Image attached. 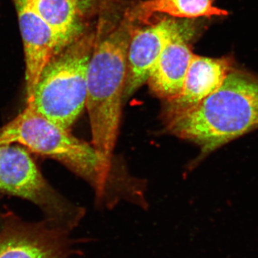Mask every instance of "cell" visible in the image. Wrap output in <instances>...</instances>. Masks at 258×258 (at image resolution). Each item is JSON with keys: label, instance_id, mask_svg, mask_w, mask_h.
Segmentation results:
<instances>
[{"label": "cell", "instance_id": "1", "mask_svg": "<svg viewBox=\"0 0 258 258\" xmlns=\"http://www.w3.org/2000/svg\"><path fill=\"white\" fill-rule=\"evenodd\" d=\"M168 132L196 144L200 159L258 128V76L234 69L198 106L166 121Z\"/></svg>", "mask_w": 258, "mask_h": 258}, {"label": "cell", "instance_id": "2", "mask_svg": "<svg viewBox=\"0 0 258 258\" xmlns=\"http://www.w3.org/2000/svg\"><path fill=\"white\" fill-rule=\"evenodd\" d=\"M130 38V29L120 25L103 40H96L88 62L86 108L105 185L119 128Z\"/></svg>", "mask_w": 258, "mask_h": 258}, {"label": "cell", "instance_id": "3", "mask_svg": "<svg viewBox=\"0 0 258 258\" xmlns=\"http://www.w3.org/2000/svg\"><path fill=\"white\" fill-rule=\"evenodd\" d=\"M94 35L74 40L52 57L38 80L32 107L47 120L69 130L86 108L88 62Z\"/></svg>", "mask_w": 258, "mask_h": 258}, {"label": "cell", "instance_id": "4", "mask_svg": "<svg viewBox=\"0 0 258 258\" xmlns=\"http://www.w3.org/2000/svg\"><path fill=\"white\" fill-rule=\"evenodd\" d=\"M19 144L32 152L60 161L91 182L97 198L105 192L101 161L93 146L76 138L27 106L8 124L0 128V144Z\"/></svg>", "mask_w": 258, "mask_h": 258}, {"label": "cell", "instance_id": "5", "mask_svg": "<svg viewBox=\"0 0 258 258\" xmlns=\"http://www.w3.org/2000/svg\"><path fill=\"white\" fill-rule=\"evenodd\" d=\"M0 190L32 202L46 220L70 232L83 212L66 201L47 182L28 151L20 146L0 144Z\"/></svg>", "mask_w": 258, "mask_h": 258}, {"label": "cell", "instance_id": "6", "mask_svg": "<svg viewBox=\"0 0 258 258\" xmlns=\"http://www.w3.org/2000/svg\"><path fill=\"white\" fill-rule=\"evenodd\" d=\"M69 233L47 220L28 222L6 214L0 217V258H70Z\"/></svg>", "mask_w": 258, "mask_h": 258}, {"label": "cell", "instance_id": "7", "mask_svg": "<svg viewBox=\"0 0 258 258\" xmlns=\"http://www.w3.org/2000/svg\"><path fill=\"white\" fill-rule=\"evenodd\" d=\"M23 37L25 57L27 103H31L34 91L44 69L67 46L52 29L29 6L26 0H15Z\"/></svg>", "mask_w": 258, "mask_h": 258}, {"label": "cell", "instance_id": "8", "mask_svg": "<svg viewBox=\"0 0 258 258\" xmlns=\"http://www.w3.org/2000/svg\"><path fill=\"white\" fill-rule=\"evenodd\" d=\"M233 69L232 57L210 58L194 54L181 91L164 101V120L167 121L198 106L222 86Z\"/></svg>", "mask_w": 258, "mask_h": 258}, {"label": "cell", "instance_id": "9", "mask_svg": "<svg viewBox=\"0 0 258 258\" xmlns=\"http://www.w3.org/2000/svg\"><path fill=\"white\" fill-rule=\"evenodd\" d=\"M184 30L175 20L165 19L143 30L131 31L124 101L147 82L151 70L168 42Z\"/></svg>", "mask_w": 258, "mask_h": 258}, {"label": "cell", "instance_id": "10", "mask_svg": "<svg viewBox=\"0 0 258 258\" xmlns=\"http://www.w3.org/2000/svg\"><path fill=\"white\" fill-rule=\"evenodd\" d=\"M194 54L184 31L173 37L151 70L147 82L159 98L170 99L181 91Z\"/></svg>", "mask_w": 258, "mask_h": 258}, {"label": "cell", "instance_id": "11", "mask_svg": "<svg viewBox=\"0 0 258 258\" xmlns=\"http://www.w3.org/2000/svg\"><path fill=\"white\" fill-rule=\"evenodd\" d=\"M30 8L69 45L79 31V0H26Z\"/></svg>", "mask_w": 258, "mask_h": 258}, {"label": "cell", "instance_id": "12", "mask_svg": "<svg viewBox=\"0 0 258 258\" xmlns=\"http://www.w3.org/2000/svg\"><path fill=\"white\" fill-rule=\"evenodd\" d=\"M215 2V0H147L137 7L132 18L144 20L157 13L181 18L227 15V11L214 6Z\"/></svg>", "mask_w": 258, "mask_h": 258}]
</instances>
